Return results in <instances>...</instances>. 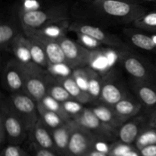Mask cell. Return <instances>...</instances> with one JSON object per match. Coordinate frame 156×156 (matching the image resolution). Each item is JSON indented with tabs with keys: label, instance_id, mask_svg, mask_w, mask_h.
Listing matches in <instances>:
<instances>
[{
	"label": "cell",
	"instance_id": "7c38bea8",
	"mask_svg": "<svg viewBox=\"0 0 156 156\" xmlns=\"http://www.w3.org/2000/svg\"><path fill=\"white\" fill-rule=\"evenodd\" d=\"M73 126V120L66 122L59 127L50 130L54 142L56 152L62 156H67L69 143Z\"/></svg>",
	"mask_w": 156,
	"mask_h": 156
},
{
	"label": "cell",
	"instance_id": "8d00e7d4",
	"mask_svg": "<svg viewBox=\"0 0 156 156\" xmlns=\"http://www.w3.org/2000/svg\"><path fill=\"white\" fill-rule=\"evenodd\" d=\"M133 146L131 145L125 144L120 142L119 143L114 144L109 149L108 155L109 156H123L129 151L132 150Z\"/></svg>",
	"mask_w": 156,
	"mask_h": 156
},
{
	"label": "cell",
	"instance_id": "b9f144b4",
	"mask_svg": "<svg viewBox=\"0 0 156 156\" xmlns=\"http://www.w3.org/2000/svg\"><path fill=\"white\" fill-rule=\"evenodd\" d=\"M148 126L156 128V109L150 114L148 121Z\"/></svg>",
	"mask_w": 156,
	"mask_h": 156
},
{
	"label": "cell",
	"instance_id": "83f0119b",
	"mask_svg": "<svg viewBox=\"0 0 156 156\" xmlns=\"http://www.w3.org/2000/svg\"><path fill=\"white\" fill-rule=\"evenodd\" d=\"M131 42L139 48L148 51H155L156 45L152 37L141 33H133L130 34Z\"/></svg>",
	"mask_w": 156,
	"mask_h": 156
},
{
	"label": "cell",
	"instance_id": "c3c4849f",
	"mask_svg": "<svg viewBox=\"0 0 156 156\" xmlns=\"http://www.w3.org/2000/svg\"><path fill=\"white\" fill-rule=\"evenodd\" d=\"M155 129H156V128H155Z\"/></svg>",
	"mask_w": 156,
	"mask_h": 156
},
{
	"label": "cell",
	"instance_id": "30bf717a",
	"mask_svg": "<svg viewBox=\"0 0 156 156\" xmlns=\"http://www.w3.org/2000/svg\"><path fill=\"white\" fill-rule=\"evenodd\" d=\"M26 67L17 59L8 63L5 70V82L7 88L12 92H24Z\"/></svg>",
	"mask_w": 156,
	"mask_h": 156
},
{
	"label": "cell",
	"instance_id": "9a60e30c",
	"mask_svg": "<svg viewBox=\"0 0 156 156\" xmlns=\"http://www.w3.org/2000/svg\"><path fill=\"white\" fill-rule=\"evenodd\" d=\"M123 67L127 73L140 82L150 81L149 71L146 66L135 56H126L123 59Z\"/></svg>",
	"mask_w": 156,
	"mask_h": 156
},
{
	"label": "cell",
	"instance_id": "60d3db41",
	"mask_svg": "<svg viewBox=\"0 0 156 156\" xmlns=\"http://www.w3.org/2000/svg\"><path fill=\"white\" fill-rule=\"evenodd\" d=\"M85 156H109V155H108V154L106 153V152H102V151H100L98 150V149L94 148V149H91V151H89V152H88Z\"/></svg>",
	"mask_w": 156,
	"mask_h": 156
},
{
	"label": "cell",
	"instance_id": "52a82bcc",
	"mask_svg": "<svg viewBox=\"0 0 156 156\" xmlns=\"http://www.w3.org/2000/svg\"><path fill=\"white\" fill-rule=\"evenodd\" d=\"M78 125L94 134L99 140H110L114 138L115 130L102 123L92 109L84 108L73 119Z\"/></svg>",
	"mask_w": 156,
	"mask_h": 156
},
{
	"label": "cell",
	"instance_id": "7402d4cb",
	"mask_svg": "<svg viewBox=\"0 0 156 156\" xmlns=\"http://www.w3.org/2000/svg\"><path fill=\"white\" fill-rule=\"evenodd\" d=\"M37 109L41 120L50 130L62 126L66 122H67L64 120L59 114L44 107L41 102H37Z\"/></svg>",
	"mask_w": 156,
	"mask_h": 156
},
{
	"label": "cell",
	"instance_id": "d6986e66",
	"mask_svg": "<svg viewBox=\"0 0 156 156\" xmlns=\"http://www.w3.org/2000/svg\"><path fill=\"white\" fill-rule=\"evenodd\" d=\"M126 97L124 91L117 85L111 82H103L100 99L105 105L113 107Z\"/></svg>",
	"mask_w": 156,
	"mask_h": 156
},
{
	"label": "cell",
	"instance_id": "f1b7e54d",
	"mask_svg": "<svg viewBox=\"0 0 156 156\" xmlns=\"http://www.w3.org/2000/svg\"><path fill=\"white\" fill-rule=\"evenodd\" d=\"M15 29L9 23H2L0 25V45L2 49H8L17 36Z\"/></svg>",
	"mask_w": 156,
	"mask_h": 156
},
{
	"label": "cell",
	"instance_id": "7bdbcfd3",
	"mask_svg": "<svg viewBox=\"0 0 156 156\" xmlns=\"http://www.w3.org/2000/svg\"><path fill=\"white\" fill-rule=\"evenodd\" d=\"M123 156H141V155H140V151H136L134 150V149H133L132 150L126 152Z\"/></svg>",
	"mask_w": 156,
	"mask_h": 156
},
{
	"label": "cell",
	"instance_id": "4316f807",
	"mask_svg": "<svg viewBox=\"0 0 156 156\" xmlns=\"http://www.w3.org/2000/svg\"><path fill=\"white\" fill-rule=\"evenodd\" d=\"M38 102H41L44 107H46V108H48L50 111H53V112L59 114V115L64 120H66V121H69V120H72L71 117H70V116L66 112L65 110H64L62 104L61 103V102L56 101V99L53 98L51 97L50 94H47V95L44 96V97Z\"/></svg>",
	"mask_w": 156,
	"mask_h": 156
},
{
	"label": "cell",
	"instance_id": "2e32d148",
	"mask_svg": "<svg viewBox=\"0 0 156 156\" xmlns=\"http://www.w3.org/2000/svg\"><path fill=\"white\" fill-rule=\"evenodd\" d=\"M141 104L126 97L117 102L112 108L119 118L125 123L137 115L141 110Z\"/></svg>",
	"mask_w": 156,
	"mask_h": 156
},
{
	"label": "cell",
	"instance_id": "f35d334b",
	"mask_svg": "<svg viewBox=\"0 0 156 156\" xmlns=\"http://www.w3.org/2000/svg\"><path fill=\"white\" fill-rule=\"evenodd\" d=\"M34 156H57L56 152L50 149L41 148L34 143Z\"/></svg>",
	"mask_w": 156,
	"mask_h": 156
},
{
	"label": "cell",
	"instance_id": "3957f363",
	"mask_svg": "<svg viewBox=\"0 0 156 156\" xmlns=\"http://www.w3.org/2000/svg\"><path fill=\"white\" fill-rule=\"evenodd\" d=\"M94 4L108 16L133 21L146 12L144 7L129 0L96 1Z\"/></svg>",
	"mask_w": 156,
	"mask_h": 156
},
{
	"label": "cell",
	"instance_id": "8fae6325",
	"mask_svg": "<svg viewBox=\"0 0 156 156\" xmlns=\"http://www.w3.org/2000/svg\"><path fill=\"white\" fill-rule=\"evenodd\" d=\"M69 30L76 33H82L91 36V37L94 38L102 44L105 45L111 46V47H121L123 45L122 41L116 36L109 34L99 27L91 24L76 22L69 26Z\"/></svg>",
	"mask_w": 156,
	"mask_h": 156
},
{
	"label": "cell",
	"instance_id": "5b68a950",
	"mask_svg": "<svg viewBox=\"0 0 156 156\" xmlns=\"http://www.w3.org/2000/svg\"><path fill=\"white\" fill-rule=\"evenodd\" d=\"M27 70L24 92L37 102L40 101L48 93L49 84L43 74V68L34 62L24 64Z\"/></svg>",
	"mask_w": 156,
	"mask_h": 156
},
{
	"label": "cell",
	"instance_id": "d6a6232c",
	"mask_svg": "<svg viewBox=\"0 0 156 156\" xmlns=\"http://www.w3.org/2000/svg\"><path fill=\"white\" fill-rule=\"evenodd\" d=\"M47 70H48V73L53 75L55 78H57V79H60L72 76L73 69H72L67 63H49Z\"/></svg>",
	"mask_w": 156,
	"mask_h": 156
},
{
	"label": "cell",
	"instance_id": "ac0fdd59",
	"mask_svg": "<svg viewBox=\"0 0 156 156\" xmlns=\"http://www.w3.org/2000/svg\"><path fill=\"white\" fill-rule=\"evenodd\" d=\"M91 109L102 123L114 130L116 131V129H119L120 126L124 123L116 114L112 107L109 105H99Z\"/></svg>",
	"mask_w": 156,
	"mask_h": 156
},
{
	"label": "cell",
	"instance_id": "4fadbf2b",
	"mask_svg": "<svg viewBox=\"0 0 156 156\" xmlns=\"http://www.w3.org/2000/svg\"><path fill=\"white\" fill-rule=\"evenodd\" d=\"M143 119L135 117L131 120H127L120 126L117 132L119 140L125 144L132 145L135 143L140 134L143 131Z\"/></svg>",
	"mask_w": 156,
	"mask_h": 156
},
{
	"label": "cell",
	"instance_id": "d590c367",
	"mask_svg": "<svg viewBox=\"0 0 156 156\" xmlns=\"http://www.w3.org/2000/svg\"><path fill=\"white\" fill-rule=\"evenodd\" d=\"M77 35L78 40L81 45L85 47V48L88 50H98L101 45V43L98 41L94 38L91 37V36H88L87 34H84L82 33H76Z\"/></svg>",
	"mask_w": 156,
	"mask_h": 156
},
{
	"label": "cell",
	"instance_id": "603a6c76",
	"mask_svg": "<svg viewBox=\"0 0 156 156\" xmlns=\"http://www.w3.org/2000/svg\"><path fill=\"white\" fill-rule=\"evenodd\" d=\"M136 88V91L141 101L148 108L156 105V88L149 82H141Z\"/></svg>",
	"mask_w": 156,
	"mask_h": 156
},
{
	"label": "cell",
	"instance_id": "f6af8a7d",
	"mask_svg": "<svg viewBox=\"0 0 156 156\" xmlns=\"http://www.w3.org/2000/svg\"><path fill=\"white\" fill-rule=\"evenodd\" d=\"M145 1H148V2H156V0H145Z\"/></svg>",
	"mask_w": 156,
	"mask_h": 156
},
{
	"label": "cell",
	"instance_id": "bcb514c9",
	"mask_svg": "<svg viewBox=\"0 0 156 156\" xmlns=\"http://www.w3.org/2000/svg\"><path fill=\"white\" fill-rule=\"evenodd\" d=\"M94 2H96V1H105V0H93Z\"/></svg>",
	"mask_w": 156,
	"mask_h": 156
},
{
	"label": "cell",
	"instance_id": "8992f818",
	"mask_svg": "<svg viewBox=\"0 0 156 156\" xmlns=\"http://www.w3.org/2000/svg\"><path fill=\"white\" fill-rule=\"evenodd\" d=\"M98 139L73 120V126L70 136L67 156H85L95 148Z\"/></svg>",
	"mask_w": 156,
	"mask_h": 156
},
{
	"label": "cell",
	"instance_id": "1f68e13d",
	"mask_svg": "<svg viewBox=\"0 0 156 156\" xmlns=\"http://www.w3.org/2000/svg\"><path fill=\"white\" fill-rule=\"evenodd\" d=\"M47 94H50L51 97H53V98L56 99L58 101L61 102V103L73 98L70 95L69 93L68 92V91L66 89L65 87L59 82L57 84H55V85H49Z\"/></svg>",
	"mask_w": 156,
	"mask_h": 156
},
{
	"label": "cell",
	"instance_id": "f546056e",
	"mask_svg": "<svg viewBox=\"0 0 156 156\" xmlns=\"http://www.w3.org/2000/svg\"><path fill=\"white\" fill-rule=\"evenodd\" d=\"M156 144V129L147 126L140 134L135 142V146L138 150L149 145Z\"/></svg>",
	"mask_w": 156,
	"mask_h": 156
},
{
	"label": "cell",
	"instance_id": "836d02e7",
	"mask_svg": "<svg viewBox=\"0 0 156 156\" xmlns=\"http://www.w3.org/2000/svg\"><path fill=\"white\" fill-rule=\"evenodd\" d=\"M72 76L82 89L88 91V66L74 69L72 73Z\"/></svg>",
	"mask_w": 156,
	"mask_h": 156
},
{
	"label": "cell",
	"instance_id": "ab89813d",
	"mask_svg": "<svg viewBox=\"0 0 156 156\" xmlns=\"http://www.w3.org/2000/svg\"><path fill=\"white\" fill-rule=\"evenodd\" d=\"M139 151L141 156H155L156 155V144L149 145Z\"/></svg>",
	"mask_w": 156,
	"mask_h": 156
},
{
	"label": "cell",
	"instance_id": "44dd1931",
	"mask_svg": "<svg viewBox=\"0 0 156 156\" xmlns=\"http://www.w3.org/2000/svg\"><path fill=\"white\" fill-rule=\"evenodd\" d=\"M37 41L41 42L44 46L49 63H67L66 57L59 41H50V40H45V41L37 40Z\"/></svg>",
	"mask_w": 156,
	"mask_h": 156
},
{
	"label": "cell",
	"instance_id": "e575fe53",
	"mask_svg": "<svg viewBox=\"0 0 156 156\" xmlns=\"http://www.w3.org/2000/svg\"><path fill=\"white\" fill-rule=\"evenodd\" d=\"M62 104L66 112L71 117L72 119H73L76 116L80 114L85 108L83 107V104L78 101L77 100L74 98L66 101L62 102Z\"/></svg>",
	"mask_w": 156,
	"mask_h": 156
},
{
	"label": "cell",
	"instance_id": "7dc6e473",
	"mask_svg": "<svg viewBox=\"0 0 156 156\" xmlns=\"http://www.w3.org/2000/svg\"><path fill=\"white\" fill-rule=\"evenodd\" d=\"M155 156H156V155H155Z\"/></svg>",
	"mask_w": 156,
	"mask_h": 156
},
{
	"label": "cell",
	"instance_id": "ba28073f",
	"mask_svg": "<svg viewBox=\"0 0 156 156\" xmlns=\"http://www.w3.org/2000/svg\"><path fill=\"white\" fill-rule=\"evenodd\" d=\"M62 47L66 57L67 64L72 69L88 66L91 50L85 48L80 44L75 42L67 37H63L58 41Z\"/></svg>",
	"mask_w": 156,
	"mask_h": 156
},
{
	"label": "cell",
	"instance_id": "d4e9b609",
	"mask_svg": "<svg viewBox=\"0 0 156 156\" xmlns=\"http://www.w3.org/2000/svg\"><path fill=\"white\" fill-rule=\"evenodd\" d=\"M110 57L102 50H91L88 66L98 72H104L110 65Z\"/></svg>",
	"mask_w": 156,
	"mask_h": 156
},
{
	"label": "cell",
	"instance_id": "5bb4252c",
	"mask_svg": "<svg viewBox=\"0 0 156 156\" xmlns=\"http://www.w3.org/2000/svg\"><path fill=\"white\" fill-rule=\"evenodd\" d=\"M29 133L31 134L34 143L37 146L56 152L51 132L49 130V128L43 123L41 119L30 129Z\"/></svg>",
	"mask_w": 156,
	"mask_h": 156
},
{
	"label": "cell",
	"instance_id": "6da1fadb",
	"mask_svg": "<svg viewBox=\"0 0 156 156\" xmlns=\"http://www.w3.org/2000/svg\"><path fill=\"white\" fill-rule=\"evenodd\" d=\"M66 18L67 11L63 6L24 11L20 14V21L24 33L34 31L48 23Z\"/></svg>",
	"mask_w": 156,
	"mask_h": 156
},
{
	"label": "cell",
	"instance_id": "484cf974",
	"mask_svg": "<svg viewBox=\"0 0 156 156\" xmlns=\"http://www.w3.org/2000/svg\"><path fill=\"white\" fill-rule=\"evenodd\" d=\"M102 85L103 82L98 71L88 66V92L91 96L93 100L100 98Z\"/></svg>",
	"mask_w": 156,
	"mask_h": 156
},
{
	"label": "cell",
	"instance_id": "ffe728a7",
	"mask_svg": "<svg viewBox=\"0 0 156 156\" xmlns=\"http://www.w3.org/2000/svg\"><path fill=\"white\" fill-rule=\"evenodd\" d=\"M58 82L65 87L73 98L82 104L88 103L93 100L89 93L82 89L72 76L58 79Z\"/></svg>",
	"mask_w": 156,
	"mask_h": 156
},
{
	"label": "cell",
	"instance_id": "4dcf8cb0",
	"mask_svg": "<svg viewBox=\"0 0 156 156\" xmlns=\"http://www.w3.org/2000/svg\"><path fill=\"white\" fill-rule=\"evenodd\" d=\"M133 24L138 28L156 31V12H146L136 19Z\"/></svg>",
	"mask_w": 156,
	"mask_h": 156
},
{
	"label": "cell",
	"instance_id": "ee69618b",
	"mask_svg": "<svg viewBox=\"0 0 156 156\" xmlns=\"http://www.w3.org/2000/svg\"><path fill=\"white\" fill-rule=\"evenodd\" d=\"M152 38H153L154 41H155V45H156V35H154V36H152ZM155 52H156V50H155Z\"/></svg>",
	"mask_w": 156,
	"mask_h": 156
},
{
	"label": "cell",
	"instance_id": "e0dca14e",
	"mask_svg": "<svg viewBox=\"0 0 156 156\" xmlns=\"http://www.w3.org/2000/svg\"><path fill=\"white\" fill-rule=\"evenodd\" d=\"M11 49L18 61L23 64L34 62L29 47V39L26 35L18 34L11 45Z\"/></svg>",
	"mask_w": 156,
	"mask_h": 156
},
{
	"label": "cell",
	"instance_id": "cb8c5ba5",
	"mask_svg": "<svg viewBox=\"0 0 156 156\" xmlns=\"http://www.w3.org/2000/svg\"><path fill=\"white\" fill-rule=\"evenodd\" d=\"M28 39L30 54H31L33 62L39 66L42 67L43 69H47L49 65V61L44 46L37 40L30 37H28Z\"/></svg>",
	"mask_w": 156,
	"mask_h": 156
},
{
	"label": "cell",
	"instance_id": "7a4b0ae2",
	"mask_svg": "<svg viewBox=\"0 0 156 156\" xmlns=\"http://www.w3.org/2000/svg\"><path fill=\"white\" fill-rule=\"evenodd\" d=\"M9 104L30 132L41 119L36 101L25 92H15L11 95Z\"/></svg>",
	"mask_w": 156,
	"mask_h": 156
},
{
	"label": "cell",
	"instance_id": "74e56055",
	"mask_svg": "<svg viewBox=\"0 0 156 156\" xmlns=\"http://www.w3.org/2000/svg\"><path fill=\"white\" fill-rule=\"evenodd\" d=\"M1 156H29L19 145L9 144L2 152Z\"/></svg>",
	"mask_w": 156,
	"mask_h": 156
},
{
	"label": "cell",
	"instance_id": "277c9868",
	"mask_svg": "<svg viewBox=\"0 0 156 156\" xmlns=\"http://www.w3.org/2000/svg\"><path fill=\"white\" fill-rule=\"evenodd\" d=\"M0 122L4 125L7 141L9 144L20 145L25 140L29 133L28 130L9 103H2Z\"/></svg>",
	"mask_w": 156,
	"mask_h": 156
},
{
	"label": "cell",
	"instance_id": "9c48e42d",
	"mask_svg": "<svg viewBox=\"0 0 156 156\" xmlns=\"http://www.w3.org/2000/svg\"><path fill=\"white\" fill-rule=\"evenodd\" d=\"M69 26L68 18H62L48 23L37 30L24 34L28 37L39 41L50 40L58 41L66 36V31L69 29Z\"/></svg>",
	"mask_w": 156,
	"mask_h": 156
}]
</instances>
